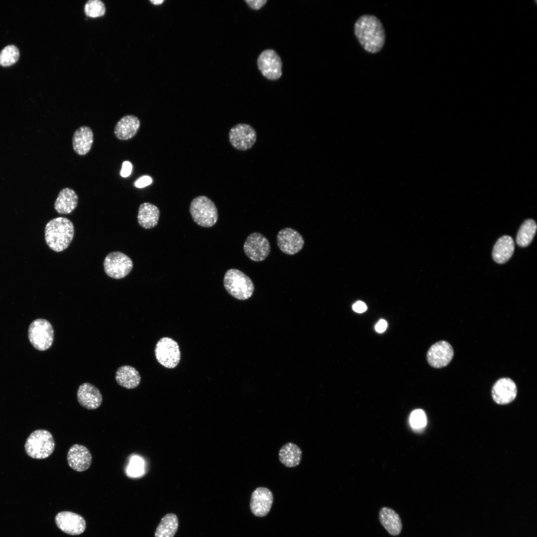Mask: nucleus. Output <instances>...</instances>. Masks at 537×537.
Listing matches in <instances>:
<instances>
[{
  "instance_id": "9d476101",
  "label": "nucleus",
  "mask_w": 537,
  "mask_h": 537,
  "mask_svg": "<svg viewBox=\"0 0 537 537\" xmlns=\"http://www.w3.org/2000/svg\"><path fill=\"white\" fill-rule=\"evenodd\" d=\"M244 251L251 260L261 262L265 260L270 252V246L268 239L260 233L250 234L244 244Z\"/></svg>"
},
{
  "instance_id": "c756f323",
  "label": "nucleus",
  "mask_w": 537,
  "mask_h": 537,
  "mask_svg": "<svg viewBox=\"0 0 537 537\" xmlns=\"http://www.w3.org/2000/svg\"><path fill=\"white\" fill-rule=\"evenodd\" d=\"M85 14L90 17L96 18L103 16L106 12L105 5L100 0H89L84 5Z\"/></svg>"
},
{
  "instance_id": "f03ea898",
  "label": "nucleus",
  "mask_w": 537,
  "mask_h": 537,
  "mask_svg": "<svg viewBox=\"0 0 537 537\" xmlns=\"http://www.w3.org/2000/svg\"><path fill=\"white\" fill-rule=\"evenodd\" d=\"M45 240L52 250L59 252L68 248L74 235L73 223L65 217H58L50 220L45 228Z\"/></svg>"
},
{
  "instance_id": "9b49d317",
  "label": "nucleus",
  "mask_w": 537,
  "mask_h": 537,
  "mask_svg": "<svg viewBox=\"0 0 537 537\" xmlns=\"http://www.w3.org/2000/svg\"><path fill=\"white\" fill-rule=\"evenodd\" d=\"M259 69L268 80L278 79L282 74V62L275 51L272 49L263 51L257 61Z\"/></svg>"
},
{
  "instance_id": "4be33fe9",
  "label": "nucleus",
  "mask_w": 537,
  "mask_h": 537,
  "mask_svg": "<svg viewBox=\"0 0 537 537\" xmlns=\"http://www.w3.org/2000/svg\"><path fill=\"white\" fill-rule=\"evenodd\" d=\"M78 203V196L76 192L73 189L66 187L59 193L54 203V208L60 214H69L76 208Z\"/></svg>"
},
{
  "instance_id": "cd10ccee",
  "label": "nucleus",
  "mask_w": 537,
  "mask_h": 537,
  "mask_svg": "<svg viewBox=\"0 0 537 537\" xmlns=\"http://www.w3.org/2000/svg\"><path fill=\"white\" fill-rule=\"evenodd\" d=\"M537 224L532 219L527 220L521 226L516 238L517 244L522 247L528 246L532 241L537 230Z\"/></svg>"
},
{
  "instance_id": "412c9836",
  "label": "nucleus",
  "mask_w": 537,
  "mask_h": 537,
  "mask_svg": "<svg viewBox=\"0 0 537 537\" xmlns=\"http://www.w3.org/2000/svg\"><path fill=\"white\" fill-rule=\"evenodd\" d=\"M379 520L388 533L392 536H397L402 530V523L399 514L393 509L382 507L379 512Z\"/></svg>"
},
{
  "instance_id": "bb28decb",
  "label": "nucleus",
  "mask_w": 537,
  "mask_h": 537,
  "mask_svg": "<svg viewBox=\"0 0 537 537\" xmlns=\"http://www.w3.org/2000/svg\"><path fill=\"white\" fill-rule=\"evenodd\" d=\"M178 519L172 513L166 515L161 520L155 533V537H173L178 528Z\"/></svg>"
},
{
  "instance_id": "6ab92c4d",
  "label": "nucleus",
  "mask_w": 537,
  "mask_h": 537,
  "mask_svg": "<svg viewBox=\"0 0 537 537\" xmlns=\"http://www.w3.org/2000/svg\"><path fill=\"white\" fill-rule=\"evenodd\" d=\"M140 126L139 119L134 115H126L116 123L114 129L115 137L120 140H127L135 136Z\"/></svg>"
},
{
  "instance_id": "b1692460",
  "label": "nucleus",
  "mask_w": 537,
  "mask_h": 537,
  "mask_svg": "<svg viewBox=\"0 0 537 537\" xmlns=\"http://www.w3.org/2000/svg\"><path fill=\"white\" fill-rule=\"evenodd\" d=\"M115 379L120 386L127 389H133L139 385L141 376L139 372L134 367L126 365L117 369Z\"/></svg>"
},
{
  "instance_id": "c9c22d12",
  "label": "nucleus",
  "mask_w": 537,
  "mask_h": 537,
  "mask_svg": "<svg viewBox=\"0 0 537 537\" xmlns=\"http://www.w3.org/2000/svg\"><path fill=\"white\" fill-rule=\"evenodd\" d=\"M353 309L357 313H361L366 310L367 306L364 302L358 301L353 305Z\"/></svg>"
},
{
  "instance_id": "a211bd4d",
  "label": "nucleus",
  "mask_w": 537,
  "mask_h": 537,
  "mask_svg": "<svg viewBox=\"0 0 537 537\" xmlns=\"http://www.w3.org/2000/svg\"><path fill=\"white\" fill-rule=\"evenodd\" d=\"M77 396L80 404L89 410L97 409L102 402V396L99 389L88 382L80 385Z\"/></svg>"
},
{
  "instance_id": "0eeeda50",
  "label": "nucleus",
  "mask_w": 537,
  "mask_h": 537,
  "mask_svg": "<svg viewBox=\"0 0 537 537\" xmlns=\"http://www.w3.org/2000/svg\"><path fill=\"white\" fill-rule=\"evenodd\" d=\"M156 359L168 368H174L179 363L180 352L178 343L169 337H163L157 343L155 349Z\"/></svg>"
},
{
  "instance_id": "e433bc0d",
  "label": "nucleus",
  "mask_w": 537,
  "mask_h": 537,
  "mask_svg": "<svg viewBox=\"0 0 537 537\" xmlns=\"http://www.w3.org/2000/svg\"><path fill=\"white\" fill-rule=\"evenodd\" d=\"M387 326V322L383 319L380 320L375 326V330L378 333L383 332Z\"/></svg>"
},
{
  "instance_id": "423d86ee",
  "label": "nucleus",
  "mask_w": 537,
  "mask_h": 537,
  "mask_svg": "<svg viewBox=\"0 0 537 537\" xmlns=\"http://www.w3.org/2000/svg\"><path fill=\"white\" fill-rule=\"evenodd\" d=\"M29 340L34 348L45 351L50 348L54 340V330L51 323L46 319H37L29 325Z\"/></svg>"
},
{
  "instance_id": "f3484780",
  "label": "nucleus",
  "mask_w": 537,
  "mask_h": 537,
  "mask_svg": "<svg viewBox=\"0 0 537 537\" xmlns=\"http://www.w3.org/2000/svg\"><path fill=\"white\" fill-rule=\"evenodd\" d=\"M517 388L515 383L509 378L497 380L493 386L492 396L494 401L501 405L507 404L516 397Z\"/></svg>"
},
{
  "instance_id": "dca6fc26",
  "label": "nucleus",
  "mask_w": 537,
  "mask_h": 537,
  "mask_svg": "<svg viewBox=\"0 0 537 537\" xmlns=\"http://www.w3.org/2000/svg\"><path fill=\"white\" fill-rule=\"evenodd\" d=\"M67 458L70 467L78 472L86 470L92 462L90 450L85 446L79 444L74 445L70 448Z\"/></svg>"
},
{
  "instance_id": "2f4dec72",
  "label": "nucleus",
  "mask_w": 537,
  "mask_h": 537,
  "mask_svg": "<svg viewBox=\"0 0 537 537\" xmlns=\"http://www.w3.org/2000/svg\"><path fill=\"white\" fill-rule=\"evenodd\" d=\"M427 417L422 409H416L410 414L409 422L412 428L416 431L423 430L427 424Z\"/></svg>"
},
{
  "instance_id": "4c0bfd02",
  "label": "nucleus",
  "mask_w": 537,
  "mask_h": 537,
  "mask_svg": "<svg viewBox=\"0 0 537 537\" xmlns=\"http://www.w3.org/2000/svg\"><path fill=\"white\" fill-rule=\"evenodd\" d=\"M150 2L153 4L159 5L164 2V0H150Z\"/></svg>"
},
{
  "instance_id": "7ed1b4c3",
  "label": "nucleus",
  "mask_w": 537,
  "mask_h": 537,
  "mask_svg": "<svg viewBox=\"0 0 537 537\" xmlns=\"http://www.w3.org/2000/svg\"><path fill=\"white\" fill-rule=\"evenodd\" d=\"M223 284L228 293L239 300H244L250 298L255 289L252 279L245 273L235 268L226 271Z\"/></svg>"
},
{
  "instance_id": "f704fd0d",
  "label": "nucleus",
  "mask_w": 537,
  "mask_h": 537,
  "mask_svg": "<svg viewBox=\"0 0 537 537\" xmlns=\"http://www.w3.org/2000/svg\"><path fill=\"white\" fill-rule=\"evenodd\" d=\"M132 165L129 161H125L122 164L120 175L124 178L128 177L131 173Z\"/></svg>"
},
{
  "instance_id": "6e6552de",
  "label": "nucleus",
  "mask_w": 537,
  "mask_h": 537,
  "mask_svg": "<svg viewBox=\"0 0 537 537\" xmlns=\"http://www.w3.org/2000/svg\"><path fill=\"white\" fill-rule=\"evenodd\" d=\"M104 269L106 274L115 279L125 277L133 268L131 259L125 254L120 252H112L105 258Z\"/></svg>"
},
{
  "instance_id": "7c9ffc66",
  "label": "nucleus",
  "mask_w": 537,
  "mask_h": 537,
  "mask_svg": "<svg viewBox=\"0 0 537 537\" xmlns=\"http://www.w3.org/2000/svg\"><path fill=\"white\" fill-rule=\"evenodd\" d=\"M144 462L142 458L134 456L131 458L126 468V474L129 477H137L143 475Z\"/></svg>"
},
{
  "instance_id": "72a5a7b5",
  "label": "nucleus",
  "mask_w": 537,
  "mask_h": 537,
  "mask_svg": "<svg viewBox=\"0 0 537 537\" xmlns=\"http://www.w3.org/2000/svg\"><path fill=\"white\" fill-rule=\"evenodd\" d=\"M152 182V178L148 176L142 177L135 182L137 187L142 188L150 185Z\"/></svg>"
},
{
  "instance_id": "a878e982",
  "label": "nucleus",
  "mask_w": 537,
  "mask_h": 537,
  "mask_svg": "<svg viewBox=\"0 0 537 537\" xmlns=\"http://www.w3.org/2000/svg\"><path fill=\"white\" fill-rule=\"evenodd\" d=\"M514 251V242L509 236L500 238L495 244L492 256L497 263L503 264L508 261L512 256Z\"/></svg>"
},
{
  "instance_id": "f257e3e1",
  "label": "nucleus",
  "mask_w": 537,
  "mask_h": 537,
  "mask_svg": "<svg viewBox=\"0 0 537 537\" xmlns=\"http://www.w3.org/2000/svg\"><path fill=\"white\" fill-rule=\"evenodd\" d=\"M354 34L362 48L370 54L379 52L385 42V32L380 19L376 16L364 14L354 24Z\"/></svg>"
},
{
  "instance_id": "393cba45",
  "label": "nucleus",
  "mask_w": 537,
  "mask_h": 537,
  "mask_svg": "<svg viewBox=\"0 0 537 537\" xmlns=\"http://www.w3.org/2000/svg\"><path fill=\"white\" fill-rule=\"evenodd\" d=\"M302 455V450L298 446L290 442L281 447L278 452V458L283 465L292 468L300 464Z\"/></svg>"
},
{
  "instance_id": "1a4fd4ad",
  "label": "nucleus",
  "mask_w": 537,
  "mask_h": 537,
  "mask_svg": "<svg viewBox=\"0 0 537 537\" xmlns=\"http://www.w3.org/2000/svg\"><path fill=\"white\" fill-rule=\"evenodd\" d=\"M257 138L255 129L246 123L237 124L231 128L229 133L231 145L239 151L250 149L256 143Z\"/></svg>"
},
{
  "instance_id": "aec40b11",
  "label": "nucleus",
  "mask_w": 537,
  "mask_h": 537,
  "mask_svg": "<svg viewBox=\"0 0 537 537\" xmlns=\"http://www.w3.org/2000/svg\"><path fill=\"white\" fill-rule=\"evenodd\" d=\"M93 142V133L87 126L79 127L74 133L72 138L73 148L79 155H86L90 150Z\"/></svg>"
},
{
  "instance_id": "c85d7f7f",
  "label": "nucleus",
  "mask_w": 537,
  "mask_h": 537,
  "mask_svg": "<svg viewBox=\"0 0 537 537\" xmlns=\"http://www.w3.org/2000/svg\"><path fill=\"white\" fill-rule=\"evenodd\" d=\"M19 57V51L13 45H7L0 52V65L3 67L10 66L15 63Z\"/></svg>"
},
{
  "instance_id": "39448f33",
  "label": "nucleus",
  "mask_w": 537,
  "mask_h": 537,
  "mask_svg": "<svg viewBox=\"0 0 537 537\" xmlns=\"http://www.w3.org/2000/svg\"><path fill=\"white\" fill-rule=\"evenodd\" d=\"M189 212L193 221L199 226L210 227L218 219L217 208L215 203L206 196H198L191 201Z\"/></svg>"
},
{
  "instance_id": "ddd939ff",
  "label": "nucleus",
  "mask_w": 537,
  "mask_h": 537,
  "mask_svg": "<svg viewBox=\"0 0 537 537\" xmlns=\"http://www.w3.org/2000/svg\"><path fill=\"white\" fill-rule=\"evenodd\" d=\"M453 353L450 344L445 341H439L433 345L428 350L427 361L432 367H443L450 362Z\"/></svg>"
},
{
  "instance_id": "4468645a",
  "label": "nucleus",
  "mask_w": 537,
  "mask_h": 537,
  "mask_svg": "<svg viewBox=\"0 0 537 537\" xmlns=\"http://www.w3.org/2000/svg\"><path fill=\"white\" fill-rule=\"evenodd\" d=\"M57 527L64 533L71 535H78L86 529V522L80 515L68 511L59 513L55 517Z\"/></svg>"
},
{
  "instance_id": "20e7f679",
  "label": "nucleus",
  "mask_w": 537,
  "mask_h": 537,
  "mask_svg": "<svg viewBox=\"0 0 537 537\" xmlns=\"http://www.w3.org/2000/svg\"><path fill=\"white\" fill-rule=\"evenodd\" d=\"M24 448L29 456L35 459H44L53 453L55 448V442L49 431L43 429L37 430L28 436Z\"/></svg>"
},
{
  "instance_id": "5701e85b",
  "label": "nucleus",
  "mask_w": 537,
  "mask_h": 537,
  "mask_svg": "<svg viewBox=\"0 0 537 537\" xmlns=\"http://www.w3.org/2000/svg\"><path fill=\"white\" fill-rule=\"evenodd\" d=\"M160 210L155 205L149 202L140 204L137 216L139 224L145 229L155 227L159 221Z\"/></svg>"
},
{
  "instance_id": "f8f14e48",
  "label": "nucleus",
  "mask_w": 537,
  "mask_h": 537,
  "mask_svg": "<svg viewBox=\"0 0 537 537\" xmlns=\"http://www.w3.org/2000/svg\"><path fill=\"white\" fill-rule=\"evenodd\" d=\"M277 245L284 254L293 255L300 252L304 245L301 235L289 227L280 230L276 237Z\"/></svg>"
},
{
  "instance_id": "473e14b6",
  "label": "nucleus",
  "mask_w": 537,
  "mask_h": 537,
  "mask_svg": "<svg viewBox=\"0 0 537 537\" xmlns=\"http://www.w3.org/2000/svg\"><path fill=\"white\" fill-rule=\"evenodd\" d=\"M246 2L252 9L258 10L262 7L267 2L266 0H246Z\"/></svg>"
},
{
  "instance_id": "2eb2a0df",
  "label": "nucleus",
  "mask_w": 537,
  "mask_h": 537,
  "mask_svg": "<svg viewBox=\"0 0 537 537\" xmlns=\"http://www.w3.org/2000/svg\"><path fill=\"white\" fill-rule=\"evenodd\" d=\"M272 502L273 495L271 491L266 487H258L251 495V510L256 516L264 517L269 512Z\"/></svg>"
}]
</instances>
